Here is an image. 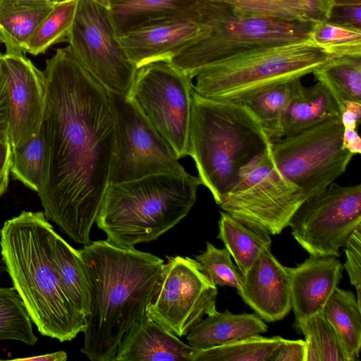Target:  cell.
<instances>
[{"mask_svg": "<svg viewBox=\"0 0 361 361\" xmlns=\"http://www.w3.org/2000/svg\"><path fill=\"white\" fill-rule=\"evenodd\" d=\"M44 73L46 165L37 194L47 219L75 242L87 245L109 185L114 154L109 92L68 45L47 60Z\"/></svg>", "mask_w": 361, "mask_h": 361, "instance_id": "cell-1", "label": "cell"}, {"mask_svg": "<svg viewBox=\"0 0 361 361\" xmlns=\"http://www.w3.org/2000/svg\"><path fill=\"white\" fill-rule=\"evenodd\" d=\"M79 250L90 287L80 351L92 361H112L124 334L145 315L164 262L107 240Z\"/></svg>", "mask_w": 361, "mask_h": 361, "instance_id": "cell-2", "label": "cell"}, {"mask_svg": "<svg viewBox=\"0 0 361 361\" xmlns=\"http://www.w3.org/2000/svg\"><path fill=\"white\" fill-rule=\"evenodd\" d=\"M56 232L42 212H23L1 230L2 259L39 333L61 342L83 332L85 317L66 292L54 262Z\"/></svg>", "mask_w": 361, "mask_h": 361, "instance_id": "cell-3", "label": "cell"}, {"mask_svg": "<svg viewBox=\"0 0 361 361\" xmlns=\"http://www.w3.org/2000/svg\"><path fill=\"white\" fill-rule=\"evenodd\" d=\"M259 121L244 104L192 92L188 155L202 185L219 205L240 169L271 144Z\"/></svg>", "mask_w": 361, "mask_h": 361, "instance_id": "cell-4", "label": "cell"}, {"mask_svg": "<svg viewBox=\"0 0 361 361\" xmlns=\"http://www.w3.org/2000/svg\"><path fill=\"white\" fill-rule=\"evenodd\" d=\"M200 185L199 177L188 173L110 183L95 223L108 241L120 247L157 240L188 214Z\"/></svg>", "mask_w": 361, "mask_h": 361, "instance_id": "cell-5", "label": "cell"}, {"mask_svg": "<svg viewBox=\"0 0 361 361\" xmlns=\"http://www.w3.org/2000/svg\"><path fill=\"white\" fill-rule=\"evenodd\" d=\"M334 57L310 39L256 47L202 68L193 89L204 97L244 103L275 85L313 73Z\"/></svg>", "mask_w": 361, "mask_h": 361, "instance_id": "cell-6", "label": "cell"}, {"mask_svg": "<svg viewBox=\"0 0 361 361\" xmlns=\"http://www.w3.org/2000/svg\"><path fill=\"white\" fill-rule=\"evenodd\" d=\"M199 13L209 25V33L169 61L192 79L204 67L240 51L310 39L313 24L236 16L224 4L214 0H202Z\"/></svg>", "mask_w": 361, "mask_h": 361, "instance_id": "cell-7", "label": "cell"}, {"mask_svg": "<svg viewBox=\"0 0 361 361\" xmlns=\"http://www.w3.org/2000/svg\"><path fill=\"white\" fill-rule=\"evenodd\" d=\"M271 145L240 169L219 204L248 228L268 235L281 233L307 199L302 190L278 169Z\"/></svg>", "mask_w": 361, "mask_h": 361, "instance_id": "cell-8", "label": "cell"}, {"mask_svg": "<svg viewBox=\"0 0 361 361\" xmlns=\"http://www.w3.org/2000/svg\"><path fill=\"white\" fill-rule=\"evenodd\" d=\"M341 118H331L298 133L272 140L280 172L307 198L324 190L346 171L353 154L342 147Z\"/></svg>", "mask_w": 361, "mask_h": 361, "instance_id": "cell-9", "label": "cell"}, {"mask_svg": "<svg viewBox=\"0 0 361 361\" xmlns=\"http://www.w3.org/2000/svg\"><path fill=\"white\" fill-rule=\"evenodd\" d=\"M192 92V78L157 61L137 69L128 95L179 159L188 155Z\"/></svg>", "mask_w": 361, "mask_h": 361, "instance_id": "cell-10", "label": "cell"}, {"mask_svg": "<svg viewBox=\"0 0 361 361\" xmlns=\"http://www.w3.org/2000/svg\"><path fill=\"white\" fill-rule=\"evenodd\" d=\"M115 147L109 184L157 173H187L174 150L127 96L109 92Z\"/></svg>", "mask_w": 361, "mask_h": 361, "instance_id": "cell-11", "label": "cell"}, {"mask_svg": "<svg viewBox=\"0 0 361 361\" xmlns=\"http://www.w3.org/2000/svg\"><path fill=\"white\" fill-rule=\"evenodd\" d=\"M66 42L108 92L128 97L137 68L119 42L110 10L90 0H78Z\"/></svg>", "mask_w": 361, "mask_h": 361, "instance_id": "cell-12", "label": "cell"}, {"mask_svg": "<svg viewBox=\"0 0 361 361\" xmlns=\"http://www.w3.org/2000/svg\"><path fill=\"white\" fill-rule=\"evenodd\" d=\"M145 314L178 337L216 310V285L204 268L188 257H167Z\"/></svg>", "mask_w": 361, "mask_h": 361, "instance_id": "cell-13", "label": "cell"}, {"mask_svg": "<svg viewBox=\"0 0 361 361\" xmlns=\"http://www.w3.org/2000/svg\"><path fill=\"white\" fill-rule=\"evenodd\" d=\"M361 226V184L333 182L307 198L289 221L291 234L310 255L338 257L353 231Z\"/></svg>", "mask_w": 361, "mask_h": 361, "instance_id": "cell-14", "label": "cell"}, {"mask_svg": "<svg viewBox=\"0 0 361 361\" xmlns=\"http://www.w3.org/2000/svg\"><path fill=\"white\" fill-rule=\"evenodd\" d=\"M10 102L9 143L25 144L42 127L47 98V79L23 54H2L0 60Z\"/></svg>", "mask_w": 361, "mask_h": 361, "instance_id": "cell-15", "label": "cell"}, {"mask_svg": "<svg viewBox=\"0 0 361 361\" xmlns=\"http://www.w3.org/2000/svg\"><path fill=\"white\" fill-rule=\"evenodd\" d=\"M209 32L198 7L195 13L169 16L137 25L118 35V39L130 61L138 68L157 61H170Z\"/></svg>", "mask_w": 361, "mask_h": 361, "instance_id": "cell-16", "label": "cell"}, {"mask_svg": "<svg viewBox=\"0 0 361 361\" xmlns=\"http://www.w3.org/2000/svg\"><path fill=\"white\" fill-rule=\"evenodd\" d=\"M237 293L263 320L283 319L292 310L290 279L286 267L264 250L243 276Z\"/></svg>", "mask_w": 361, "mask_h": 361, "instance_id": "cell-17", "label": "cell"}, {"mask_svg": "<svg viewBox=\"0 0 361 361\" xmlns=\"http://www.w3.org/2000/svg\"><path fill=\"white\" fill-rule=\"evenodd\" d=\"M287 269L292 309L295 319H304L322 312L342 278L343 265L335 257L310 255Z\"/></svg>", "mask_w": 361, "mask_h": 361, "instance_id": "cell-18", "label": "cell"}, {"mask_svg": "<svg viewBox=\"0 0 361 361\" xmlns=\"http://www.w3.org/2000/svg\"><path fill=\"white\" fill-rule=\"evenodd\" d=\"M193 350L145 314L124 334L112 361H190Z\"/></svg>", "mask_w": 361, "mask_h": 361, "instance_id": "cell-19", "label": "cell"}, {"mask_svg": "<svg viewBox=\"0 0 361 361\" xmlns=\"http://www.w3.org/2000/svg\"><path fill=\"white\" fill-rule=\"evenodd\" d=\"M268 326L256 313L233 314L216 310L197 323L187 334L188 345L195 349L226 344L264 333Z\"/></svg>", "mask_w": 361, "mask_h": 361, "instance_id": "cell-20", "label": "cell"}, {"mask_svg": "<svg viewBox=\"0 0 361 361\" xmlns=\"http://www.w3.org/2000/svg\"><path fill=\"white\" fill-rule=\"evenodd\" d=\"M56 3L0 0V41L6 53H24L28 41Z\"/></svg>", "mask_w": 361, "mask_h": 361, "instance_id": "cell-21", "label": "cell"}, {"mask_svg": "<svg viewBox=\"0 0 361 361\" xmlns=\"http://www.w3.org/2000/svg\"><path fill=\"white\" fill-rule=\"evenodd\" d=\"M340 116L336 99L323 83L317 81L311 87L303 86L286 111L283 137Z\"/></svg>", "mask_w": 361, "mask_h": 361, "instance_id": "cell-22", "label": "cell"}, {"mask_svg": "<svg viewBox=\"0 0 361 361\" xmlns=\"http://www.w3.org/2000/svg\"><path fill=\"white\" fill-rule=\"evenodd\" d=\"M202 0H111L118 34L162 17L195 13Z\"/></svg>", "mask_w": 361, "mask_h": 361, "instance_id": "cell-23", "label": "cell"}, {"mask_svg": "<svg viewBox=\"0 0 361 361\" xmlns=\"http://www.w3.org/2000/svg\"><path fill=\"white\" fill-rule=\"evenodd\" d=\"M322 313L337 332L352 361L358 360L361 347V306L351 290L337 287Z\"/></svg>", "mask_w": 361, "mask_h": 361, "instance_id": "cell-24", "label": "cell"}, {"mask_svg": "<svg viewBox=\"0 0 361 361\" xmlns=\"http://www.w3.org/2000/svg\"><path fill=\"white\" fill-rule=\"evenodd\" d=\"M303 85L301 78L283 82L250 98L244 104L259 121L271 140L283 137V122L293 99Z\"/></svg>", "mask_w": 361, "mask_h": 361, "instance_id": "cell-25", "label": "cell"}, {"mask_svg": "<svg viewBox=\"0 0 361 361\" xmlns=\"http://www.w3.org/2000/svg\"><path fill=\"white\" fill-rule=\"evenodd\" d=\"M217 237L224 243L243 276L264 250L271 249L269 235L248 228L225 212H220Z\"/></svg>", "mask_w": 361, "mask_h": 361, "instance_id": "cell-26", "label": "cell"}, {"mask_svg": "<svg viewBox=\"0 0 361 361\" xmlns=\"http://www.w3.org/2000/svg\"><path fill=\"white\" fill-rule=\"evenodd\" d=\"M240 17L314 23L322 20L307 0H214Z\"/></svg>", "mask_w": 361, "mask_h": 361, "instance_id": "cell-27", "label": "cell"}, {"mask_svg": "<svg viewBox=\"0 0 361 361\" xmlns=\"http://www.w3.org/2000/svg\"><path fill=\"white\" fill-rule=\"evenodd\" d=\"M54 262L60 281L77 310L85 317L90 305V287L80 250L58 233L54 239Z\"/></svg>", "mask_w": 361, "mask_h": 361, "instance_id": "cell-28", "label": "cell"}, {"mask_svg": "<svg viewBox=\"0 0 361 361\" xmlns=\"http://www.w3.org/2000/svg\"><path fill=\"white\" fill-rule=\"evenodd\" d=\"M294 327L305 338V361H352L335 329L322 312L307 318L295 319Z\"/></svg>", "mask_w": 361, "mask_h": 361, "instance_id": "cell-29", "label": "cell"}, {"mask_svg": "<svg viewBox=\"0 0 361 361\" xmlns=\"http://www.w3.org/2000/svg\"><path fill=\"white\" fill-rule=\"evenodd\" d=\"M313 75L336 99L340 111L345 101L361 102V56H336Z\"/></svg>", "mask_w": 361, "mask_h": 361, "instance_id": "cell-30", "label": "cell"}, {"mask_svg": "<svg viewBox=\"0 0 361 361\" xmlns=\"http://www.w3.org/2000/svg\"><path fill=\"white\" fill-rule=\"evenodd\" d=\"M282 338L256 334L221 345L194 348L190 361H270Z\"/></svg>", "mask_w": 361, "mask_h": 361, "instance_id": "cell-31", "label": "cell"}, {"mask_svg": "<svg viewBox=\"0 0 361 361\" xmlns=\"http://www.w3.org/2000/svg\"><path fill=\"white\" fill-rule=\"evenodd\" d=\"M46 143L42 128L25 144L11 147V173L26 187L38 192L45 174Z\"/></svg>", "mask_w": 361, "mask_h": 361, "instance_id": "cell-32", "label": "cell"}, {"mask_svg": "<svg viewBox=\"0 0 361 361\" xmlns=\"http://www.w3.org/2000/svg\"><path fill=\"white\" fill-rule=\"evenodd\" d=\"M78 0H61L37 28L24 52L37 56L52 45L66 42L74 18Z\"/></svg>", "mask_w": 361, "mask_h": 361, "instance_id": "cell-33", "label": "cell"}, {"mask_svg": "<svg viewBox=\"0 0 361 361\" xmlns=\"http://www.w3.org/2000/svg\"><path fill=\"white\" fill-rule=\"evenodd\" d=\"M31 319L14 288H0V340H17L33 345L37 341Z\"/></svg>", "mask_w": 361, "mask_h": 361, "instance_id": "cell-34", "label": "cell"}, {"mask_svg": "<svg viewBox=\"0 0 361 361\" xmlns=\"http://www.w3.org/2000/svg\"><path fill=\"white\" fill-rule=\"evenodd\" d=\"M310 39L336 56H361V28L319 20L312 25Z\"/></svg>", "mask_w": 361, "mask_h": 361, "instance_id": "cell-35", "label": "cell"}, {"mask_svg": "<svg viewBox=\"0 0 361 361\" xmlns=\"http://www.w3.org/2000/svg\"><path fill=\"white\" fill-rule=\"evenodd\" d=\"M195 259L204 268L211 280L217 286H228L242 288L243 276L231 259L228 250L217 248L209 242L206 243V250L195 256Z\"/></svg>", "mask_w": 361, "mask_h": 361, "instance_id": "cell-36", "label": "cell"}, {"mask_svg": "<svg viewBox=\"0 0 361 361\" xmlns=\"http://www.w3.org/2000/svg\"><path fill=\"white\" fill-rule=\"evenodd\" d=\"M344 248L346 261L343 267L355 287L357 301L361 306V226L353 231Z\"/></svg>", "mask_w": 361, "mask_h": 361, "instance_id": "cell-37", "label": "cell"}, {"mask_svg": "<svg viewBox=\"0 0 361 361\" xmlns=\"http://www.w3.org/2000/svg\"><path fill=\"white\" fill-rule=\"evenodd\" d=\"M326 21L361 28V5L334 6Z\"/></svg>", "mask_w": 361, "mask_h": 361, "instance_id": "cell-38", "label": "cell"}, {"mask_svg": "<svg viewBox=\"0 0 361 361\" xmlns=\"http://www.w3.org/2000/svg\"><path fill=\"white\" fill-rule=\"evenodd\" d=\"M305 341L288 340L283 338L270 361H305Z\"/></svg>", "mask_w": 361, "mask_h": 361, "instance_id": "cell-39", "label": "cell"}, {"mask_svg": "<svg viewBox=\"0 0 361 361\" xmlns=\"http://www.w3.org/2000/svg\"><path fill=\"white\" fill-rule=\"evenodd\" d=\"M10 102L0 63V142H9Z\"/></svg>", "mask_w": 361, "mask_h": 361, "instance_id": "cell-40", "label": "cell"}, {"mask_svg": "<svg viewBox=\"0 0 361 361\" xmlns=\"http://www.w3.org/2000/svg\"><path fill=\"white\" fill-rule=\"evenodd\" d=\"M340 113L343 128L357 130L361 118V102L345 101Z\"/></svg>", "mask_w": 361, "mask_h": 361, "instance_id": "cell-41", "label": "cell"}, {"mask_svg": "<svg viewBox=\"0 0 361 361\" xmlns=\"http://www.w3.org/2000/svg\"><path fill=\"white\" fill-rule=\"evenodd\" d=\"M11 166V145L9 142H0V197L7 190Z\"/></svg>", "mask_w": 361, "mask_h": 361, "instance_id": "cell-42", "label": "cell"}, {"mask_svg": "<svg viewBox=\"0 0 361 361\" xmlns=\"http://www.w3.org/2000/svg\"><path fill=\"white\" fill-rule=\"evenodd\" d=\"M342 147L353 155L361 154V139L357 129L343 128Z\"/></svg>", "mask_w": 361, "mask_h": 361, "instance_id": "cell-43", "label": "cell"}, {"mask_svg": "<svg viewBox=\"0 0 361 361\" xmlns=\"http://www.w3.org/2000/svg\"><path fill=\"white\" fill-rule=\"evenodd\" d=\"M315 9L322 20H326L332 5L329 0H307Z\"/></svg>", "mask_w": 361, "mask_h": 361, "instance_id": "cell-44", "label": "cell"}, {"mask_svg": "<svg viewBox=\"0 0 361 361\" xmlns=\"http://www.w3.org/2000/svg\"><path fill=\"white\" fill-rule=\"evenodd\" d=\"M67 354L64 351H58L42 355H37L25 358H18L15 360H33V361H65Z\"/></svg>", "mask_w": 361, "mask_h": 361, "instance_id": "cell-45", "label": "cell"}, {"mask_svg": "<svg viewBox=\"0 0 361 361\" xmlns=\"http://www.w3.org/2000/svg\"><path fill=\"white\" fill-rule=\"evenodd\" d=\"M332 7L342 5H361V0H329Z\"/></svg>", "mask_w": 361, "mask_h": 361, "instance_id": "cell-46", "label": "cell"}, {"mask_svg": "<svg viewBox=\"0 0 361 361\" xmlns=\"http://www.w3.org/2000/svg\"><path fill=\"white\" fill-rule=\"evenodd\" d=\"M97 4H99L104 8L110 10L111 9V0H90Z\"/></svg>", "mask_w": 361, "mask_h": 361, "instance_id": "cell-47", "label": "cell"}, {"mask_svg": "<svg viewBox=\"0 0 361 361\" xmlns=\"http://www.w3.org/2000/svg\"><path fill=\"white\" fill-rule=\"evenodd\" d=\"M21 1H27V2H36V3H53L57 2L61 0H17Z\"/></svg>", "mask_w": 361, "mask_h": 361, "instance_id": "cell-48", "label": "cell"}, {"mask_svg": "<svg viewBox=\"0 0 361 361\" xmlns=\"http://www.w3.org/2000/svg\"><path fill=\"white\" fill-rule=\"evenodd\" d=\"M6 270V264L2 258H0V278L2 274Z\"/></svg>", "mask_w": 361, "mask_h": 361, "instance_id": "cell-49", "label": "cell"}, {"mask_svg": "<svg viewBox=\"0 0 361 361\" xmlns=\"http://www.w3.org/2000/svg\"><path fill=\"white\" fill-rule=\"evenodd\" d=\"M1 56H2V54H1V53L0 51V60H1Z\"/></svg>", "mask_w": 361, "mask_h": 361, "instance_id": "cell-50", "label": "cell"}]
</instances>
